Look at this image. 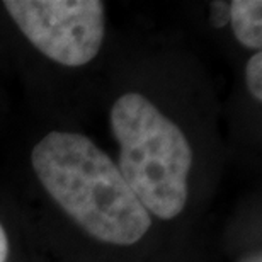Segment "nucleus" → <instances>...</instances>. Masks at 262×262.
Returning <instances> with one entry per match:
<instances>
[{"instance_id":"7ed1b4c3","label":"nucleus","mask_w":262,"mask_h":262,"mask_svg":"<svg viewBox=\"0 0 262 262\" xmlns=\"http://www.w3.org/2000/svg\"><path fill=\"white\" fill-rule=\"evenodd\" d=\"M5 10L31 45L65 67L87 65L106 33L99 0H5Z\"/></svg>"},{"instance_id":"f03ea898","label":"nucleus","mask_w":262,"mask_h":262,"mask_svg":"<svg viewBox=\"0 0 262 262\" xmlns=\"http://www.w3.org/2000/svg\"><path fill=\"white\" fill-rule=\"evenodd\" d=\"M119 143V172L148 214L172 220L187 203L192 150L186 135L141 94L128 92L111 107Z\"/></svg>"},{"instance_id":"423d86ee","label":"nucleus","mask_w":262,"mask_h":262,"mask_svg":"<svg viewBox=\"0 0 262 262\" xmlns=\"http://www.w3.org/2000/svg\"><path fill=\"white\" fill-rule=\"evenodd\" d=\"M7 257H9V238L2 223H0V262H7Z\"/></svg>"},{"instance_id":"0eeeda50","label":"nucleus","mask_w":262,"mask_h":262,"mask_svg":"<svg viewBox=\"0 0 262 262\" xmlns=\"http://www.w3.org/2000/svg\"><path fill=\"white\" fill-rule=\"evenodd\" d=\"M240 262H262V255L257 252V254H250V255H247V257H244Z\"/></svg>"},{"instance_id":"f257e3e1","label":"nucleus","mask_w":262,"mask_h":262,"mask_svg":"<svg viewBox=\"0 0 262 262\" xmlns=\"http://www.w3.org/2000/svg\"><path fill=\"white\" fill-rule=\"evenodd\" d=\"M31 162L53 201L91 237L133 245L150 230V214L118 165L87 136L51 131L36 143Z\"/></svg>"},{"instance_id":"39448f33","label":"nucleus","mask_w":262,"mask_h":262,"mask_svg":"<svg viewBox=\"0 0 262 262\" xmlns=\"http://www.w3.org/2000/svg\"><path fill=\"white\" fill-rule=\"evenodd\" d=\"M245 82L255 101H262V53L255 51L245 67Z\"/></svg>"},{"instance_id":"20e7f679","label":"nucleus","mask_w":262,"mask_h":262,"mask_svg":"<svg viewBox=\"0 0 262 262\" xmlns=\"http://www.w3.org/2000/svg\"><path fill=\"white\" fill-rule=\"evenodd\" d=\"M230 23L235 38L247 48L260 51L262 46V2L233 0L230 2Z\"/></svg>"}]
</instances>
